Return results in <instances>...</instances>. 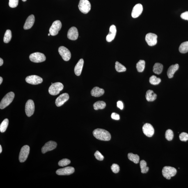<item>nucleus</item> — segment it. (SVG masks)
Segmentation results:
<instances>
[{
	"label": "nucleus",
	"instance_id": "nucleus-1",
	"mask_svg": "<svg viewBox=\"0 0 188 188\" xmlns=\"http://www.w3.org/2000/svg\"><path fill=\"white\" fill-rule=\"evenodd\" d=\"M94 136L97 139L102 141H108L111 140V134L107 130L101 129H95L93 132Z\"/></svg>",
	"mask_w": 188,
	"mask_h": 188
},
{
	"label": "nucleus",
	"instance_id": "nucleus-2",
	"mask_svg": "<svg viewBox=\"0 0 188 188\" xmlns=\"http://www.w3.org/2000/svg\"><path fill=\"white\" fill-rule=\"evenodd\" d=\"M15 94L12 92L7 94L1 101L0 104V109H4L8 106L13 101L15 97Z\"/></svg>",
	"mask_w": 188,
	"mask_h": 188
},
{
	"label": "nucleus",
	"instance_id": "nucleus-3",
	"mask_svg": "<svg viewBox=\"0 0 188 188\" xmlns=\"http://www.w3.org/2000/svg\"><path fill=\"white\" fill-rule=\"evenodd\" d=\"M177 172L175 168L169 166H164L162 170L163 176L167 180H170L171 177L174 176Z\"/></svg>",
	"mask_w": 188,
	"mask_h": 188
},
{
	"label": "nucleus",
	"instance_id": "nucleus-4",
	"mask_svg": "<svg viewBox=\"0 0 188 188\" xmlns=\"http://www.w3.org/2000/svg\"><path fill=\"white\" fill-rule=\"evenodd\" d=\"M63 85L60 82H56L52 84L49 87V92L50 95H58L63 89Z\"/></svg>",
	"mask_w": 188,
	"mask_h": 188
},
{
	"label": "nucleus",
	"instance_id": "nucleus-5",
	"mask_svg": "<svg viewBox=\"0 0 188 188\" xmlns=\"http://www.w3.org/2000/svg\"><path fill=\"white\" fill-rule=\"evenodd\" d=\"M78 7L81 12L87 14L91 10V4L88 0H80Z\"/></svg>",
	"mask_w": 188,
	"mask_h": 188
},
{
	"label": "nucleus",
	"instance_id": "nucleus-6",
	"mask_svg": "<svg viewBox=\"0 0 188 188\" xmlns=\"http://www.w3.org/2000/svg\"><path fill=\"white\" fill-rule=\"evenodd\" d=\"M29 58L31 61L33 63H40L45 61L46 58L42 53L35 52L30 55Z\"/></svg>",
	"mask_w": 188,
	"mask_h": 188
},
{
	"label": "nucleus",
	"instance_id": "nucleus-7",
	"mask_svg": "<svg viewBox=\"0 0 188 188\" xmlns=\"http://www.w3.org/2000/svg\"><path fill=\"white\" fill-rule=\"evenodd\" d=\"M30 152V147L28 145H25L21 148L19 155V160L21 163L26 160Z\"/></svg>",
	"mask_w": 188,
	"mask_h": 188
},
{
	"label": "nucleus",
	"instance_id": "nucleus-8",
	"mask_svg": "<svg viewBox=\"0 0 188 188\" xmlns=\"http://www.w3.org/2000/svg\"><path fill=\"white\" fill-rule=\"evenodd\" d=\"M62 27V24L59 20H56L53 22L49 29V33L53 36L57 35Z\"/></svg>",
	"mask_w": 188,
	"mask_h": 188
},
{
	"label": "nucleus",
	"instance_id": "nucleus-9",
	"mask_svg": "<svg viewBox=\"0 0 188 188\" xmlns=\"http://www.w3.org/2000/svg\"><path fill=\"white\" fill-rule=\"evenodd\" d=\"M58 52L63 59L65 61H68L70 59L71 54L70 50L63 46L59 47Z\"/></svg>",
	"mask_w": 188,
	"mask_h": 188
},
{
	"label": "nucleus",
	"instance_id": "nucleus-10",
	"mask_svg": "<svg viewBox=\"0 0 188 188\" xmlns=\"http://www.w3.org/2000/svg\"><path fill=\"white\" fill-rule=\"evenodd\" d=\"M35 104L33 100L29 99L26 102L25 106V112L27 116L30 117L34 113Z\"/></svg>",
	"mask_w": 188,
	"mask_h": 188
},
{
	"label": "nucleus",
	"instance_id": "nucleus-11",
	"mask_svg": "<svg viewBox=\"0 0 188 188\" xmlns=\"http://www.w3.org/2000/svg\"><path fill=\"white\" fill-rule=\"evenodd\" d=\"M26 81L30 84L38 85L41 83L43 81V79L40 76L33 75L27 76L26 78Z\"/></svg>",
	"mask_w": 188,
	"mask_h": 188
},
{
	"label": "nucleus",
	"instance_id": "nucleus-12",
	"mask_svg": "<svg viewBox=\"0 0 188 188\" xmlns=\"http://www.w3.org/2000/svg\"><path fill=\"white\" fill-rule=\"evenodd\" d=\"M157 35L152 33H148L145 37V40L150 46L155 45L157 43Z\"/></svg>",
	"mask_w": 188,
	"mask_h": 188
},
{
	"label": "nucleus",
	"instance_id": "nucleus-13",
	"mask_svg": "<svg viewBox=\"0 0 188 188\" xmlns=\"http://www.w3.org/2000/svg\"><path fill=\"white\" fill-rule=\"evenodd\" d=\"M57 145V144L56 142L52 141L48 142L42 148V153L45 154L47 152L55 149L56 148Z\"/></svg>",
	"mask_w": 188,
	"mask_h": 188
},
{
	"label": "nucleus",
	"instance_id": "nucleus-14",
	"mask_svg": "<svg viewBox=\"0 0 188 188\" xmlns=\"http://www.w3.org/2000/svg\"><path fill=\"white\" fill-rule=\"evenodd\" d=\"M143 131L144 134L148 137H152L154 133L153 127L150 124L146 123L143 127Z\"/></svg>",
	"mask_w": 188,
	"mask_h": 188
},
{
	"label": "nucleus",
	"instance_id": "nucleus-15",
	"mask_svg": "<svg viewBox=\"0 0 188 188\" xmlns=\"http://www.w3.org/2000/svg\"><path fill=\"white\" fill-rule=\"evenodd\" d=\"M75 171V169L71 166H68L57 170L56 173L58 175H69L72 174Z\"/></svg>",
	"mask_w": 188,
	"mask_h": 188
},
{
	"label": "nucleus",
	"instance_id": "nucleus-16",
	"mask_svg": "<svg viewBox=\"0 0 188 188\" xmlns=\"http://www.w3.org/2000/svg\"><path fill=\"white\" fill-rule=\"evenodd\" d=\"M69 95L67 93L61 94L56 99L55 102L56 105L57 107H60L63 105L69 99Z\"/></svg>",
	"mask_w": 188,
	"mask_h": 188
},
{
	"label": "nucleus",
	"instance_id": "nucleus-17",
	"mask_svg": "<svg viewBox=\"0 0 188 188\" xmlns=\"http://www.w3.org/2000/svg\"><path fill=\"white\" fill-rule=\"evenodd\" d=\"M143 11V6L141 3H138L135 6L132 13V17L133 18H137L141 15Z\"/></svg>",
	"mask_w": 188,
	"mask_h": 188
},
{
	"label": "nucleus",
	"instance_id": "nucleus-18",
	"mask_svg": "<svg viewBox=\"0 0 188 188\" xmlns=\"http://www.w3.org/2000/svg\"><path fill=\"white\" fill-rule=\"evenodd\" d=\"M79 37V33L77 28L74 26L71 28L69 30L67 37L70 40H77Z\"/></svg>",
	"mask_w": 188,
	"mask_h": 188
},
{
	"label": "nucleus",
	"instance_id": "nucleus-19",
	"mask_svg": "<svg viewBox=\"0 0 188 188\" xmlns=\"http://www.w3.org/2000/svg\"><path fill=\"white\" fill-rule=\"evenodd\" d=\"M116 33V28L114 25L111 26L109 28V33L106 37V40L108 42H111L115 38Z\"/></svg>",
	"mask_w": 188,
	"mask_h": 188
},
{
	"label": "nucleus",
	"instance_id": "nucleus-20",
	"mask_svg": "<svg viewBox=\"0 0 188 188\" xmlns=\"http://www.w3.org/2000/svg\"><path fill=\"white\" fill-rule=\"evenodd\" d=\"M35 18L34 15H31L28 17L26 19L24 26L25 30H28L31 29L32 27L35 22Z\"/></svg>",
	"mask_w": 188,
	"mask_h": 188
},
{
	"label": "nucleus",
	"instance_id": "nucleus-21",
	"mask_svg": "<svg viewBox=\"0 0 188 188\" xmlns=\"http://www.w3.org/2000/svg\"><path fill=\"white\" fill-rule=\"evenodd\" d=\"M84 61L82 58L80 59L74 68V72L76 75L79 76L81 75L84 65Z\"/></svg>",
	"mask_w": 188,
	"mask_h": 188
},
{
	"label": "nucleus",
	"instance_id": "nucleus-22",
	"mask_svg": "<svg viewBox=\"0 0 188 188\" xmlns=\"http://www.w3.org/2000/svg\"><path fill=\"white\" fill-rule=\"evenodd\" d=\"M179 65L178 64L171 65L168 68L167 71V75L168 78L171 79L173 77L175 72L178 70Z\"/></svg>",
	"mask_w": 188,
	"mask_h": 188
},
{
	"label": "nucleus",
	"instance_id": "nucleus-23",
	"mask_svg": "<svg viewBox=\"0 0 188 188\" xmlns=\"http://www.w3.org/2000/svg\"><path fill=\"white\" fill-rule=\"evenodd\" d=\"M104 91L102 88L95 87L91 91V95L95 97H100L104 95Z\"/></svg>",
	"mask_w": 188,
	"mask_h": 188
},
{
	"label": "nucleus",
	"instance_id": "nucleus-24",
	"mask_svg": "<svg viewBox=\"0 0 188 188\" xmlns=\"http://www.w3.org/2000/svg\"><path fill=\"white\" fill-rule=\"evenodd\" d=\"M146 98L148 102H153L157 97V94L154 93L153 91L148 90L146 92Z\"/></svg>",
	"mask_w": 188,
	"mask_h": 188
},
{
	"label": "nucleus",
	"instance_id": "nucleus-25",
	"mask_svg": "<svg viewBox=\"0 0 188 188\" xmlns=\"http://www.w3.org/2000/svg\"><path fill=\"white\" fill-rule=\"evenodd\" d=\"M163 70V65L160 63H157L155 64L153 67V72L156 74H160Z\"/></svg>",
	"mask_w": 188,
	"mask_h": 188
},
{
	"label": "nucleus",
	"instance_id": "nucleus-26",
	"mask_svg": "<svg viewBox=\"0 0 188 188\" xmlns=\"http://www.w3.org/2000/svg\"><path fill=\"white\" fill-rule=\"evenodd\" d=\"M93 107L95 110H97L98 109H102L105 108L106 106V104L104 101H99L98 102H95L93 104Z\"/></svg>",
	"mask_w": 188,
	"mask_h": 188
},
{
	"label": "nucleus",
	"instance_id": "nucleus-27",
	"mask_svg": "<svg viewBox=\"0 0 188 188\" xmlns=\"http://www.w3.org/2000/svg\"><path fill=\"white\" fill-rule=\"evenodd\" d=\"M179 51L182 54L188 52V41L184 42L180 44L179 48Z\"/></svg>",
	"mask_w": 188,
	"mask_h": 188
},
{
	"label": "nucleus",
	"instance_id": "nucleus-28",
	"mask_svg": "<svg viewBox=\"0 0 188 188\" xmlns=\"http://www.w3.org/2000/svg\"><path fill=\"white\" fill-rule=\"evenodd\" d=\"M145 62L143 60H140L136 64V68L138 72H142L145 68Z\"/></svg>",
	"mask_w": 188,
	"mask_h": 188
},
{
	"label": "nucleus",
	"instance_id": "nucleus-29",
	"mask_svg": "<svg viewBox=\"0 0 188 188\" xmlns=\"http://www.w3.org/2000/svg\"><path fill=\"white\" fill-rule=\"evenodd\" d=\"M128 158L129 160L132 161L135 164H137L139 162V157L137 154L129 153L128 154Z\"/></svg>",
	"mask_w": 188,
	"mask_h": 188
},
{
	"label": "nucleus",
	"instance_id": "nucleus-30",
	"mask_svg": "<svg viewBox=\"0 0 188 188\" xmlns=\"http://www.w3.org/2000/svg\"><path fill=\"white\" fill-rule=\"evenodd\" d=\"M140 165L141 173H148L149 168L147 166V163L146 161L143 160L141 161L140 163Z\"/></svg>",
	"mask_w": 188,
	"mask_h": 188
},
{
	"label": "nucleus",
	"instance_id": "nucleus-31",
	"mask_svg": "<svg viewBox=\"0 0 188 188\" xmlns=\"http://www.w3.org/2000/svg\"><path fill=\"white\" fill-rule=\"evenodd\" d=\"M12 37L11 31L10 30H7L5 33L4 38H3V42L5 43H8L11 40Z\"/></svg>",
	"mask_w": 188,
	"mask_h": 188
},
{
	"label": "nucleus",
	"instance_id": "nucleus-32",
	"mask_svg": "<svg viewBox=\"0 0 188 188\" xmlns=\"http://www.w3.org/2000/svg\"><path fill=\"white\" fill-rule=\"evenodd\" d=\"M115 70L118 72H123L126 71L127 70L126 67L118 61L115 63Z\"/></svg>",
	"mask_w": 188,
	"mask_h": 188
},
{
	"label": "nucleus",
	"instance_id": "nucleus-33",
	"mask_svg": "<svg viewBox=\"0 0 188 188\" xmlns=\"http://www.w3.org/2000/svg\"><path fill=\"white\" fill-rule=\"evenodd\" d=\"M9 121L8 119L6 118L2 122L0 125V131L1 132L3 133L6 131L8 125Z\"/></svg>",
	"mask_w": 188,
	"mask_h": 188
},
{
	"label": "nucleus",
	"instance_id": "nucleus-34",
	"mask_svg": "<svg viewBox=\"0 0 188 188\" xmlns=\"http://www.w3.org/2000/svg\"><path fill=\"white\" fill-rule=\"evenodd\" d=\"M161 81L160 78H157L156 76L152 75L150 78L149 81L151 84L153 85L159 84Z\"/></svg>",
	"mask_w": 188,
	"mask_h": 188
},
{
	"label": "nucleus",
	"instance_id": "nucleus-35",
	"mask_svg": "<svg viewBox=\"0 0 188 188\" xmlns=\"http://www.w3.org/2000/svg\"><path fill=\"white\" fill-rule=\"evenodd\" d=\"M173 133L172 131L170 129L166 131L165 134V137L166 139L168 141H171L173 140Z\"/></svg>",
	"mask_w": 188,
	"mask_h": 188
},
{
	"label": "nucleus",
	"instance_id": "nucleus-36",
	"mask_svg": "<svg viewBox=\"0 0 188 188\" xmlns=\"http://www.w3.org/2000/svg\"><path fill=\"white\" fill-rule=\"evenodd\" d=\"M70 162V159H63L58 162V165L60 166H65L68 165Z\"/></svg>",
	"mask_w": 188,
	"mask_h": 188
},
{
	"label": "nucleus",
	"instance_id": "nucleus-37",
	"mask_svg": "<svg viewBox=\"0 0 188 188\" xmlns=\"http://www.w3.org/2000/svg\"><path fill=\"white\" fill-rule=\"evenodd\" d=\"M179 137L181 141H187L188 140V134L187 133L182 132L180 134Z\"/></svg>",
	"mask_w": 188,
	"mask_h": 188
},
{
	"label": "nucleus",
	"instance_id": "nucleus-38",
	"mask_svg": "<svg viewBox=\"0 0 188 188\" xmlns=\"http://www.w3.org/2000/svg\"><path fill=\"white\" fill-rule=\"evenodd\" d=\"M19 0H9V5L10 8H15L18 5Z\"/></svg>",
	"mask_w": 188,
	"mask_h": 188
},
{
	"label": "nucleus",
	"instance_id": "nucleus-39",
	"mask_svg": "<svg viewBox=\"0 0 188 188\" xmlns=\"http://www.w3.org/2000/svg\"><path fill=\"white\" fill-rule=\"evenodd\" d=\"M111 169L113 173H118L120 171V166L116 164H113Z\"/></svg>",
	"mask_w": 188,
	"mask_h": 188
},
{
	"label": "nucleus",
	"instance_id": "nucleus-40",
	"mask_svg": "<svg viewBox=\"0 0 188 188\" xmlns=\"http://www.w3.org/2000/svg\"><path fill=\"white\" fill-rule=\"evenodd\" d=\"M95 158L97 160L102 161L103 160L104 157L102 155V154L100 153L98 151H97L95 153Z\"/></svg>",
	"mask_w": 188,
	"mask_h": 188
},
{
	"label": "nucleus",
	"instance_id": "nucleus-41",
	"mask_svg": "<svg viewBox=\"0 0 188 188\" xmlns=\"http://www.w3.org/2000/svg\"><path fill=\"white\" fill-rule=\"evenodd\" d=\"M111 118L113 119L118 120L120 119V115L118 114V113H113L111 114Z\"/></svg>",
	"mask_w": 188,
	"mask_h": 188
},
{
	"label": "nucleus",
	"instance_id": "nucleus-42",
	"mask_svg": "<svg viewBox=\"0 0 188 188\" xmlns=\"http://www.w3.org/2000/svg\"><path fill=\"white\" fill-rule=\"evenodd\" d=\"M180 17L182 19L188 20V11L182 13Z\"/></svg>",
	"mask_w": 188,
	"mask_h": 188
},
{
	"label": "nucleus",
	"instance_id": "nucleus-43",
	"mask_svg": "<svg viewBox=\"0 0 188 188\" xmlns=\"http://www.w3.org/2000/svg\"><path fill=\"white\" fill-rule=\"evenodd\" d=\"M117 106L120 109L122 110L123 109V104L121 101H119L117 103Z\"/></svg>",
	"mask_w": 188,
	"mask_h": 188
},
{
	"label": "nucleus",
	"instance_id": "nucleus-44",
	"mask_svg": "<svg viewBox=\"0 0 188 188\" xmlns=\"http://www.w3.org/2000/svg\"><path fill=\"white\" fill-rule=\"evenodd\" d=\"M3 64V60L1 58H0V66H1Z\"/></svg>",
	"mask_w": 188,
	"mask_h": 188
},
{
	"label": "nucleus",
	"instance_id": "nucleus-45",
	"mask_svg": "<svg viewBox=\"0 0 188 188\" xmlns=\"http://www.w3.org/2000/svg\"><path fill=\"white\" fill-rule=\"evenodd\" d=\"M3 78L1 77H0V84H1L3 82Z\"/></svg>",
	"mask_w": 188,
	"mask_h": 188
},
{
	"label": "nucleus",
	"instance_id": "nucleus-46",
	"mask_svg": "<svg viewBox=\"0 0 188 188\" xmlns=\"http://www.w3.org/2000/svg\"><path fill=\"white\" fill-rule=\"evenodd\" d=\"M2 151V147L1 145H0V153H1Z\"/></svg>",
	"mask_w": 188,
	"mask_h": 188
},
{
	"label": "nucleus",
	"instance_id": "nucleus-47",
	"mask_svg": "<svg viewBox=\"0 0 188 188\" xmlns=\"http://www.w3.org/2000/svg\"><path fill=\"white\" fill-rule=\"evenodd\" d=\"M22 1H26V0H22Z\"/></svg>",
	"mask_w": 188,
	"mask_h": 188
},
{
	"label": "nucleus",
	"instance_id": "nucleus-48",
	"mask_svg": "<svg viewBox=\"0 0 188 188\" xmlns=\"http://www.w3.org/2000/svg\"><path fill=\"white\" fill-rule=\"evenodd\" d=\"M50 35H50V33H49V34H48V36H50Z\"/></svg>",
	"mask_w": 188,
	"mask_h": 188
}]
</instances>
